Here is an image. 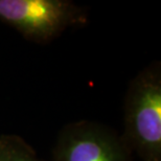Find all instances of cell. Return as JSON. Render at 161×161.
Returning <instances> with one entry per match:
<instances>
[{
    "label": "cell",
    "mask_w": 161,
    "mask_h": 161,
    "mask_svg": "<svg viewBox=\"0 0 161 161\" xmlns=\"http://www.w3.org/2000/svg\"><path fill=\"white\" fill-rule=\"evenodd\" d=\"M121 137L142 161H161V64L153 62L130 82Z\"/></svg>",
    "instance_id": "cell-1"
},
{
    "label": "cell",
    "mask_w": 161,
    "mask_h": 161,
    "mask_svg": "<svg viewBox=\"0 0 161 161\" xmlns=\"http://www.w3.org/2000/svg\"><path fill=\"white\" fill-rule=\"evenodd\" d=\"M87 20L86 9L69 0H0V22L37 43H47Z\"/></svg>",
    "instance_id": "cell-2"
},
{
    "label": "cell",
    "mask_w": 161,
    "mask_h": 161,
    "mask_svg": "<svg viewBox=\"0 0 161 161\" xmlns=\"http://www.w3.org/2000/svg\"><path fill=\"white\" fill-rule=\"evenodd\" d=\"M51 161H134L133 153L113 129L99 122L79 120L58 135Z\"/></svg>",
    "instance_id": "cell-3"
},
{
    "label": "cell",
    "mask_w": 161,
    "mask_h": 161,
    "mask_svg": "<svg viewBox=\"0 0 161 161\" xmlns=\"http://www.w3.org/2000/svg\"><path fill=\"white\" fill-rule=\"evenodd\" d=\"M0 161H44L33 147L18 135H0Z\"/></svg>",
    "instance_id": "cell-4"
}]
</instances>
